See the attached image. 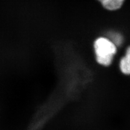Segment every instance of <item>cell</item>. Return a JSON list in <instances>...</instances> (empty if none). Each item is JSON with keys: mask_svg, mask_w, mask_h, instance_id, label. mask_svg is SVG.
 Here are the masks:
<instances>
[{"mask_svg": "<svg viewBox=\"0 0 130 130\" xmlns=\"http://www.w3.org/2000/svg\"><path fill=\"white\" fill-rule=\"evenodd\" d=\"M94 50L97 63L108 67L113 63L118 51V46L110 39L101 37L94 42Z\"/></svg>", "mask_w": 130, "mask_h": 130, "instance_id": "cell-1", "label": "cell"}, {"mask_svg": "<svg viewBox=\"0 0 130 130\" xmlns=\"http://www.w3.org/2000/svg\"><path fill=\"white\" fill-rule=\"evenodd\" d=\"M119 69L123 75L130 77V46L126 48L125 54L120 60Z\"/></svg>", "mask_w": 130, "mask_h": 130, "instance_id": "cell-2", "label": "cell"}, {"mask_svg": "<svg viewBox=\"0 0 130 130\" xmlns=\"http://www.w3.org/2000/svg\"><path fill=\"white\" fill-rule=\"evenodd\" d=\"M103 7L110 11L120 9L124 4L125 0H98Z\"/></svg>", "mask_w": 130, "mask_h": 130, "instance_id": "cell-3", "label": "cell"}]
</instances>
